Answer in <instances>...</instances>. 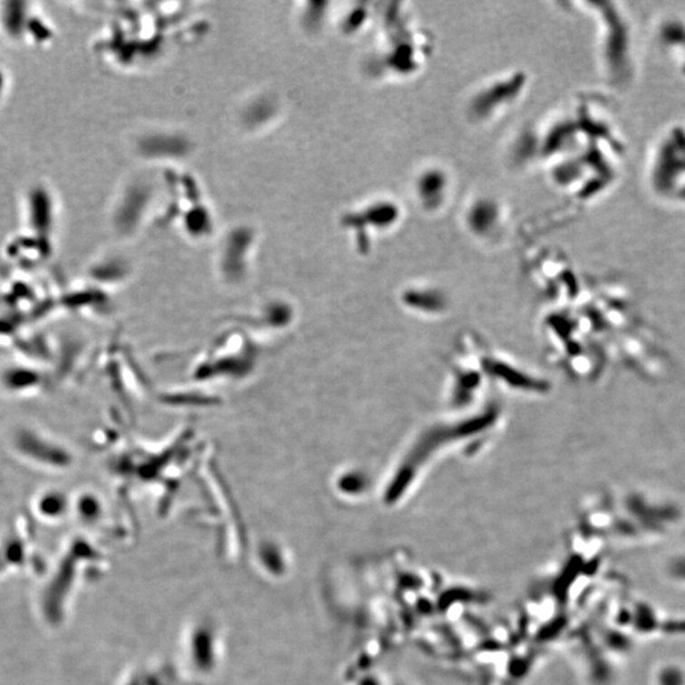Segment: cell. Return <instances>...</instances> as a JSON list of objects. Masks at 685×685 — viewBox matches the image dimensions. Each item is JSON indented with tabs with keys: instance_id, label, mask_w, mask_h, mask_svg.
<instances>
[{
	"instance_id": "cell-1",
	"label": "cell",
	"mask_w": 685,
	"mask_h": 685,
	"mask_svg": "<svg viewBox=\"0 0 685 685\" xmlns=\"http://www.w3.org/2000/svg\"><path fill=\"white\" fill-rule=\"evenodd\" d=\"M24 528L17 526V531L0 538V580L8 574L43 576L49 570L43 552L37 550L34 537H27Z\"/></svg>"
},
{
	"instance_id": "cell-2",
	"label": "cell",
	"mask_w": 685,
	"mask_h": 685,
	"mask_svg": "<svg viewBox=\"0 0 685 685\" xmlns=\"http://www.w3.org/2000/svg\"><path fill=\"white\" fill-rule=\"evenodd\" d=\"M69 507H72V503H69L66 497L60 494H43L36 501L37 516L41 519L51 520V522L63 519V516L68 513Z\"/></svg>"
}]
</instances>
